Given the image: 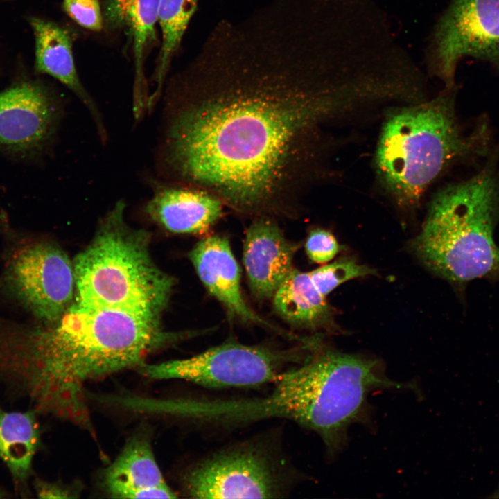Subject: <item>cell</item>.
<instances>
[{"instance_id": "obj_11", "label": "cell", "mask_w": 499, "mask_h": 499, "mask_svg": "<svg viewBox=\"0 0 499 499\" xmlns=\"http://www.w3.org/2000/svg\"><path fill=\"white\" fill-rule=\"evenodd\" d=\"M60 115V106L43 85H12L0 93V149L21 158L40 153L53 138Z\"/></svg>"}, {"instance_id": "obj_23", "label": "cell", "mask_w": 499, "mask_h": 499, "mask_svg": "<svg viewBox=\"0 0 499 499\" xmlns=\"http://www.w3.org/2000/svg\"><path fill=\"white\" fill-rule=\"evenodd\" d=\"M308 258L317 263H325L332 260L340 252V245L335 237L329 231L316 228L310 231L305 243Z\"/></svg>"}, {"instance_id": "obj_8", "label": "cell", "mask_w": 499, "mask_h": 499, "mask_svg": "<svg viewBox=\"0 0 499 499\" xmlns=\"http://www.w3.org/2000/svg\"><path fill=\"white\" fill-rule=\"evenodd\" d=\"M283 459L260 441H249L205 457L183 477L195 498H272L287 493Z\"/></svg>"}, {"instance_id": "obj_10", "label": "cell", "mask_w": 499, "mask_h": 499, "mask_svg": "<svg viewBox=\"0 0 499 499\" xmlns=\"http://www.w3.org/2000/svg\"><path fill=\"white\" fill-rule=\"evenodd\" d=\"M465 56L499 67V0H453L439 19L427 51L430 71L454 88Z\"/></svg>"}, {"instance_id": "obj_12", "label": "cell", "mask_w": 499, "mask_h": 499, "mask_svg": "<svg viewBox=\"0 0 499 499\" xmlns=\"http://www.w3.org/2000/svg\"><path fill=\"white\" fill-rule=\"evenodd\" d=\"M189 258L206 289L232 317L295 338L261 317L246 303L241 292L239 265L227 238L213 235L200 240L190 252Z\"/></svg>"}, {"instance_id": "obj_20", "label": "cell", "mask_w": 499, "mask_h": 499, "mask_svg": "<svg viewBox=\"0 0 499 499\" xmlns=\"http://www.w3.org/2000/svg\"><path fill=\"white\" fill-rule=\"evenodd\" d=\"M198 0H159L157 22L162 42L155 73L157 87L149 96L148 110L154 107L161 92L171 59L178 49L182 37L195 13Z\"/></svg>"}, {"instance_id": "obj_14", "label": "cell", "mask_w": 499, "mask_h": 499, "mask_svg": "<svg viewBox=\"0 0 499 499\" xmlns=\"http://www.w3.org/2000/svg\"><path fill=\"white\" fill-rule=\"evenodd\" d=\"M103 484L112 498H175L157 463L149 438L137 435L105 470Z\"/></svg>"}, {"instance_id": "obj_9", "label": "cell", "mask_w": 499, "mask_h": 499, "mask_svg": "<svg viewBox=\"0 0 499 499\" xmlns=\"http://www.w3.org/2000/svg\"><path fill=\"white\" fill-rule=\"evenodd\" d=\"M299 357L295 350L233 342L188 358L145 363L137 369L151 379L183 380L209 388L250 387L274 383Z\"/></svg>"}, {"instance_id": "obj_2", "label": "cell", "mask_w": 499, "mask_h": 499, "mask_svg": "<svg viewBox=\"0 0 499 499\" xmlns=\"http://www.w3.org/2000/svg\"><path fill=\"white\" fill-rule=\"evenodd\" d=\"M158 318L75 301L49 324L0 319V387L39 414L91 430L86 385L139 368L176 339L161 331Z\"/></svg>"}, {"instance_id": "obj_15", "label": "cell", "mask_w": 499, "mask_h": 499, "mask_svg": "<svg viewBox=\"0 0 499 499\" xmlns=\"http://www.w3.org/2000/svg\"><path fill=\"white\" fill-rule=\"evenodd\" d=\"M223 202L202 189L171 184L159 186L146 207L150 218L176 234H201L221 217Z\"/></svg>"}, {"instance_id": "obj_1", "label": "cell", "mask_w": 499, "mask_h": 499, "mask_svg": "<svg viewBox=\"0 0 499 499\" xmlns=\"http://www.w3.org/2000/svg\"><path fill=\"white\" fill-rule=\"evenodd\" d=\"M334 44L294 0L223 19L173 85L161 166L238 212L295 206L317 173L322 126L363 99L338 84Z\"/></svg>"}, {"instance_id": "obj_24", "label": "cell", "mask_w": 499, "mask_h": 499, "mask_svg": "<svg viewBox=\"0 0 499 499\" xmlns=\"http://www.w3.org/2000/svg\"><path fill=\"white\" fill-rule=\"evenodd\" d=\"M37 496L40 498H71L78 496V488L61 482H51L35 478L33 483Z\"/></svg>"}, {"instance_id": "obj_18", "label": "cell", "mask_w": 499, "mask_h": 499, "mask_svg": "<svg viewBox=\"0 0 499 499\" xmlns=\"http://www.w3.org/2000/svg\"><path fill=\"white\" fill-rule=\"evenodd\" d=\"M159 0H107L106 19L112 24L125 28L133 42L135 62V87L133 112L139 120L148 110L149 96L143 72V58L146 46L156 39L155 24Z\"/></svg>"}, {"instance_id": "obj_19", "label": "cell", "mask_w": 499, "mask_h": 499, "mask_svg": "<svg viewBox=\"0 0 499 499\" xmlns=\"http://www.w3.org/2000/svg\"><path fill=\"white\" fill-rule=\"evenodd\" d=\"M272 298L276 312L293 325L310 329L333 328L332 308L308 272L292 268Z\"/></svg>"}, {"instance_id": "obj_16", "label": "cell", "mask_w": 499, "mask_h": 499, "mask_svg": "<svg viewBox=\"0 0 499 499\" xmlns=\"http://www.w3.org/2000/svg\"><path fill=\"white\" fill-rule=\"evenodd\" d=\"M35 40V69L68 87L84 104L91 116L102 141L107 132L102 115L80 80L73 59L69 33L58 24L42 18L28 19Z\"/></svg>"}, {"instance_id": "obj_6", "label": "cell", "mask_w": 499, "mask_h": 499, "mask_svg": "<svg viewBox=\"0 0 499 499\" xmlns=\"http://www.w3.org/2000/svg\"><path fill=\"white\" fill-rule=\"evenodd\" d=\"M303 366L310 393L308 429L332 453L342 445L347 428L360 417L371 390L403 386L389 380L377 360L360 356L316 351Z\"/></svg>"}, {"instance_id": "obj_13", "label": "cell", "mask_w": 499, "mask_h": 499, "mask_svg": "<svg viewBox=\"0 0 499 499\" xmlns=\"http://www.w3.org/2000/svg\"><path fill=\"white\" fill-rule=\"evenodd\" d=\"M298 246L284 236L270 216H259L247 230L243 263L252 291L269 299L292 270Z\"/></svg>"}, {"instance_id": "obj_3", "label": "cell", "mask_w": 499, "mask_h": 499, "mask_svg": "<svg viewBox=\"0 0 499 499\" xmlns=\"http://www.w3.org/2000/svg\"><path fill=\"white\" fill-rule=\"evenodd\" d=\"M429 101L399 108L385 122L378 142L379 177L399 205H417L429 185L451 164L481 156L488 128L464 133L455 115L454 88Z\"/></svg>"}, {"instance_id": "obj_4", "label": "cell", "mask_w": 499, "mask_h": 499, "mask_svg": "<svg viewBox=\"0 0 499 499\" xmlns=\"http://www.w3.org/2000/svg\"><path fill=\"white\" fill-rule=\"evenodd\" d=\"M493 161L435 195L412 246L430 270L462 290L478 279L499 280V175Z\"/></svg>"}, {"instance_id": "obj_17", "label": "cell", "mask_w": 499, "mask_h": 499, "mask_svg": "<svg viewBox=\"0 0 499 499\" xmlns=\"http://www.w3.org/2000/svg\"><path fill=\"white\" fill-rule=\"evenodd\" d=\"M39 414L33 409L7 411L0 405V459L8 468L17 493L30 496L34 457L40 445Z\"/></svg>"}, {"instance_id": "obj_5", "label": "cell", "mask_w": 499, "mask_h": 499, "mask_svg": "<svg viewBox=\"0 0 499 499\" xmlns=\"http://www.w3.org/2000/svg\"><path fill=\"white\" fill-rule=\"evenodd\" d=\"M124 209L119 201L73 262L76 301L159 317L173 281L152 261L145 233L125 222Z\"/></svg>"}, {"instance_id": "obj_21", "label": "cell", "mask_w": 499, "mask_h": 499, "mask_svg": "<svg viewBox=\"0 0 499 499\" xmlns=\"http://www.w3.org/2000/svg\"><path fill=\"white\" fill-rule=\"evenodd\" d=\"M318 291L324 297L343 283L358 277L376 274V271L342 257L308 272Z\"/></svg>"}, {"instance_id": "obj_22", "label": "cell", "mask_w": 499, "mask_h": 499, "mask_svg": "<svg viewBox=\"0 0 499 499\" xmlns=\"http://www.w3.org/2000/svg\"><path fill=\"white\" fill-rule=\"evenodd\" d=\"M62 8L80 26L96 32L103 28V15L98 0H63Z\"/></svg>"}, {"instance_id": "obj_7", "label": "cell", "mask_w": 499, "mask_h": 499, "mask_svg": "<svg viewBox=\"0 0 499 499\" xmlns=\"http://www.w3.org/2000/svg\"><path fill=\"white\" fill-rule=\"evenodd\" d=\"M0 216L4 238L0 291L41 324L57 320L71 304L73 265L55 243L15 229Z\"/></svg>"}]
</instances>
